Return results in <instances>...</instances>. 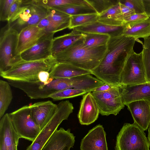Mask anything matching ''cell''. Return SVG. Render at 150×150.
Returning <instances> with one entry per match:
<instances>
[{
  "label": "cell",
  "mask_w": 150,
  "mask_h": 150,
  "mask_svg": "<svg viewBox=\"0 0 150 150\" xmlns=\"http://www.w3.org/2000/svg\"><path fill=\"white\" fill-rule=\"evenodd\" d=\"M137 40L123 35L110 37L106 54L99 65L91 71V74L104 83L120 87L122 71Z\"/></svg>",
  "instance_id": "1"
},
{
  "label": "cell",
  "mask_w": 150,
  "mask_h": 150,
  "mask_svg": "<svg viewBox=\"0 0 150 150\" xmlns=\"http://www.w3.org/2000/svg\"><path fill=\"white\" fill-rule=\"evenodd\" d=\"M84 37L54 57L57 63L70 64L91 71L100 64L107 51V45L93 47L83 45Z\"/></svg>",
  "instance_id": "2"
},
{
  "label": "cell",
  "mask_w": 150,
  "mask_h": 150,
  "mask_svg": "<svg viewBox=\"0 0 150 150\" xmlns=\"http://www.w3.org/2000/svg\"><path fill=\"white\" fill-rule=\"evenodd\" d=\"M57 63L52 56L43 59L31 61L22 60L9 69L0 72V76L7 80L24 82L39 81L38 74L42 71L50 72Z\"/></svg>",
  "instance_id": "3"
},
{
  "label": "cell",
  "mask_w": 150,
  "mask_h": 150,
  "mask_svg": "<svg viewBox=\"0 0 150 150\" xmlns=\"http://www.w3.org/2000/svg\"><path fill=\"white\" fill-rule=\"evenodd\" d=\"M18 33L7 24L0 32V72L6 71L22 60L16 54Z\"/></svg>",
  "instance_id": "4"
},
{
  "label": "cell",
  "mask_w": 150,
  "mask_h": 150,
  "mask_svg": "<svg viewBox=\"0 0 150 150\" xmlns=\"http://www.w3.org/2000/svg\"><path fill=\"white\" fill-rule=\"evenodd\" d=\"M144 131L136 123H125L117 135L115 150H149Z\"/></svg>",
  "instance_id": "5"
},
{
  "label": "cell",
  "mask_w": 150,
  "mask_h": 150,
  "mask_svg": "<svg viewBox=\"0 0 150 150\" xmlns=\"http://www.w3.org/2000/svg\"><path fill=\"white\" fill-rule=\"evenodd\" d=\"M57 106L51 119L25 150H41L59 125L64 120L67 119L74 109L72 104L68 100L61 101Z\"/></svg>",
  "instance_id": "6"
},
{
  "label": "cell",
  "mask_w": 150,
  "mask_h": 150,
  "mask_svg": "<svg viewBox=\"0 0 150 150\" xmlns=\"http://www.w3.org/2000/svg\"><path fill=\"white\" fill-rule=\"evenodd\" d=\"M8 114L13 127L20 138L34 141L41 130L33 119L30 105L24 106Z\"/></svg>",
  "instance_id": "7"
},
{
  "label": "cell",
  "mask_w": 150,
  "mask_h": 150,
  "mask_svg": "<svg viewBox=\"0 0 150 150\" xmlns=\"http://www.w3.org/2000/svg\"><path fill=\"white\" fill-rule=\"evenodd\" d=\"M48 13V10L43 7L25 3L23 0V4L19 11L8 23L11 28L19 33L25 27L37 25Z\"/></svg>",
  "instance_id": "8"
},
{
  "label": "cell",
  "mask_w": 150,
  "mask_h": 150,
  "mask_svg": "<svg viewBox=\"0 0 150 150\" xmlns=\"http://www.w3.org/2000/svg\"><path fill=\"white\" fill-rule=\"evenodd\" d=\"M147 83L142 52L133 50L127 59L120 78V84L134 85Z\"/></svg>",
  "instance_id": "9"
},
{
  "label": "cell",
  "mask_w": 150,
  "mask_h": 150,
  "mask_svg": "<svg viewBox=\"0 0 150 150\" xmlns=\"http://www.w3.org/2000/svg\"><path fill=\"white\" fill-rule=\"evenodd\" d=\"M91 92L102 115H116L125 107L118 87L115 86L107 91Z\"/></svg>",
  "instance_id": "10"
},
{
  "label": "cell",
  "mask_w": 150,
  "mask_h": 150,
  "mask_svg": "<svg viewBox=\"0 0 150 150\" xmlns=\"http://www.w3.org/2000/svg\"><path fill=\"white\" fill-rule=\"evenodd\" d=\"M54 33H46L32 47L20 54L26 61L39 60L52 56V47Z\"/></svg>",
  "instance_id": "11"
},
{
  "label": "cell",
  "mask_w": 150,
  "mask_h": 150,
  "mask_svg": "<svg viewBox=\"0 0 150 150\" xmlns=\"http://www.w3.org/2000/svg\"><path fill=\"white\" fill-rule=\"evenodd\" d=\"M19 136L15 131L8 113L0 120V150H18Z\"/></svg>",
  "instance_id": "12"
},
{
  "label": "cell",
  "mask_w": 150,
  "mask_h": 150,
  "mask_svg": "<svg viewBox=\"0 0 150 150\" xmlns=\"http://www.w3.org/2000/svg\"><path fill=\"white\" fill-rule=\"evenodd\" d=\"M100 113L98 106L91 92L83 95L77 115L80 124L88 125L93 123Z\"/></svg>",
  "instance_id": "13"
},
{
  "label": "cell",
  "mask_w": 150,
  "mask_h": 150,
  "mask_svg": "<svg viewBox=\"0 0 150 150\" xmlns=\"http://www.w3.org/2000/svg\"><path fill=\"white\" fill-rule=\"evenodd\" d=\"M106 134L103 125H98L82 139L81 150H108Z\"/></svg>",
  "instance_id": "14"
},
{
  "label": "cell",
  "mask_w": 150,
  "mask_h": 150,
  "mask_svg": "<svg viewBox=\"0 0 150 150\" xmlns=\"http://www.w3.org/2000/svg\"><path fill=\"white\" fill-rule=\"evenodd\" d=\"M73 134L70 129L61 127L53 133L41 150H70L75 142Z\"/></svg>",
  "instance_id": "15"
},
{
  "label": "cell",
  "mask_w": 150,
  "mask_h": 150,
  "mask_svg": "<svg viewBox=\"0 0 150 150\" xmlns=\"http://www.w3.org/2000/svg\"><path fill=\"white\" fill-rule=\"evenodd\" d=\"M46 33L37 25H30L22 29L18 34L16 54L20 55L32 47Z\"/></svg>",
  "instance_id": "16"
},
{
  "label": "cell",
  "mask_w": 150,
  "mask_h": 150,
  "mask_svg": "<svg viewBox=\"0 0 150 150\" xmlns=\"http://www.w3.org/2000/svg\"><path fill=\"white\" fill-rule=\"evenodd\" d=\"M57 106L50 100L37 102L30 105L33 119L41 130L52 117Z\"/></svg>",
  "instance_id": "17"
},
{
  "label": "cell",
  "mask_w": 150,
  "mask_h": 150,
  "mask_svg": "<svg viewBox=\"0 0 150 150\" xmlns=\"http://www.w3.org/2000/svg\"><path fill=\"white\" fill-rule=\"evenodd\" d=\"M134 123L144 131L148 129L150 123V101L139 100L133 101L127 104Z\"/></svg>",
  "instance_id": "18"
},
{
  "label": "cell",
  "mask_w": 150,
  "mask_h": 150,
  "mask_svg": "<svg viewBox=\"0 0 150 150\" xmlns=\"http://www.w3.org/2000/svg\"><path fill=\"white\" fill-rule=\"evenodd\" d=\"M119 88L123 102L125 105L136 101H150V83L122 86Z\"/></svg>",
  "instance_id": "19"
},
{
  "label": "cell",
  "mask_w": 150,
  "mask_h": 150,
  "mask_svg": "<svg viewBox=\"0 0 150 150\" xmlns=\"http://www.w3.org/2000/svg\"><path fill=\"white\" fill-rule=\"evenodd\" d=\"M125 27L109 25L97 21L75 28L73 30L81 33L108 35L112 37L122 35Z\"/></svg>",
  "instance_id": "20"
},
{
  "label": "cell",
  "mask_w": 150,
  "mask_h": 150,
  "mask_svg": "<svg viewBox=\"0 0 150 150\" xmlns=\"http://www.w3.org/2000/svg\"><path fill=\"white\" fill-rule=\"evenodd\" d=\"M50 77L53 79H67L86 74H91V71L70 64L57 63L50 72Z\"/></svg>",
  "instance_id": "21"
},
{
  "label": "cell",
  "mask_w": 150,
  "mask_h": 150,
  "mask_svg": "<svg viewBox=\"0 0 150 150\" xmlns=\"http://www.w3.org/2000/svg\"><path fill=\"white\" fill-rule=\"evenodd\" d=\"M123 35L134 38L144 39L150 36V18L137 22L126 25Z\"/></svg>",
  "instance_id": "22"
},
{
  "label": "cell",
  "mask_w": 150,
  "mask_h": 150,
  "mask_svg": "<svg viewBox=\"0 0 150 150\" xmlns=\"http://www.w3.org/2000/svg\"><path fill=\"white\" fill-rule=\"evenodd\" d=\"M84 36L82 33L73 30L69 33L53 38L51 49L52 55L54 57Z\"/></svg>",
  "instance_id": "23"
},
{
  "label": "cell",
  "mask_w": 150,
  "mask_h": 150,
  "mask_svg": "<svg viewBox=\"0 0 150 150\" xmlns=\"http://www.w3.org/2000/svg\"><path fill=\"white\" fill-rule=\"evenodd\" d=\"M98 21L110 25H123L119 2L99 15Z\"/></svg>",
  "instance_id": "24"
},
{
  "label": "cell",
  "mask_w": 150,
  "mask_h": 150,
  "mask_svg": "<svg viewBox=\"0 0 150 150\" xmlns=\"http://www.w3.org/2000/svg\"><path fill=\"white\" fill-rule=\"evenodd\" d=\"M10 86L8 82L0 80V119L4 115L12 100Z\"/></svg>",
  "instance_id": "25"
},
{
  "label": "cell",
  "mask_w": 150,
  "mask_h": 150,
  "mask_svg": "<svg viewBox=\"0 0 150 150\" xmlns=\"http://www.w3.org/2000/svg\"><path fill=\"white\" fill-rule=\"evenodd\" d=\"M47 9L48 13L47 17L55 24L61 31L68 28L70 15L51 8Z\"/></svg>",
  "instance_id": "26"
},
{
  "label": "cell",
  "mask_w": 150,
  "mask_h": 150,
  "mask_svg": "<svg viewBox=\"0 0 150 150\" xmlns=\"http://www.w3.org/2000/svg\"><path fill=\"white\" fill-rule=\"evenodd\" d=\"M84 40L83 45L86 47H93L107 45L110 37L108 35L82 33Z\"/></svg>",
  "instance_id": "27"
},
{
  "label": "cell",
  "mask_w": 150,
  "mask_h": 150,
  "mask_svg": "<svg viewBox=\"0 0 150 150\" xmlns=\"http://www.w3.org/2000/svg\"><path fill=\"white\" fill-rule=\"evenodd\" d=\"M51 8L65 13L70 16L97 13L93 7L87 6L65 5L54 6Z\"/></svg>",
  "instance_id": "28"
},
{
  "label": "cell",
  "mask_w": 150,
  "mask_h": 150,
  "mask_svg": "<svg viewBox=\"0 0 150 150\" xmlns=\"http://www.w3.org/2000/svg\"><path fill=\"white\" fill-rule=\"evenodd\" d=\"M98 16L97 13L71 16L68 28L73 29L88 23L98 21Z\"/></svg>",
  "instance_id": "29"
},
{
  "label": "cell",
  "mask_w": 150,
  "mask_h": 150,
  "mask_svg": "<svg viewBox=\"0 0 150 150\" xmlns=\"http://www.w3.org/2000/svg\"><path fill=\"white\" fill-rule=\"evenodd\" d=\"M87 93L88 92L81 89L68 88L55 92L50 95L49 98L54 101H58L83 96Z\"/></svg>",
  "instance_id": "30"
},
{
  "label": "cell",
  "mask_w": 150,
  "mask_h": 150,
  "mask_svg": "<svg viewBox=\"0 0 150 150\" xmlns=\"http://www.w3.org/2000/svg\"><path fill=\"white\" fill-rule=\"evenodd\" d=\"M142 52L147 81L150 83V36L144 38Z\"/></svg>",
  "instance_id": "31"
},
{
  "label": "cell",
  "mask_w": 150,
  "mask_h": 150,
  "mask_svg": "<svg viewBox=\"0 0 150 150\" xmlns=\"http://www.w3.org/2000/svg\"><path fill=\"white\" fill-rule=\"evenodd\" d=\"M99 15L119 3V0H86Z\"/></svg>",
  "instance_id": "32"
},
{
  "label": "cell",
  "mask_w": 150,
  "mask_h": 150,
  "mask_svg": "<svg viewBox=\"0 0 150 150\" xmlns=\"http://www.w3.org/2000/svg\"><path fill=\"white\" fill-rule=\"evenodd\" d=\"M119 2L134 11L135 13H146L142 0H119Z\"/></svg>",
  "instance_id": "33"
},
{
  "label": "cell",
  "mask_w": 150,
  "mask_h": 150,
  "mask_svg": "<svg viewBox=\"0 0 150 150\" xmlns=\"http://www.w3.org/2000/svg\"><path fill=\"white\" fill-rule=\"evenodd\" d=\"M15 0H0V21L9 20L11 6Z\"/></svg>",
  "instance_id": "34"
},
{
  "label": "cell",
  "mask_w": 150,
  "mask_h": 150,
  "mask_svg": "<svg viewBox=\"0 0 150 150\" xmlns=\"http://www.w3.org/2000/svg\"><path fill=\"white\" fill-rule=\"evenodd\" d=\"M46 33H54L61 31L60 28L47 16L42 19L37 25Z\"/></svg>",
  "instance_id": "35"
},
{
  "label": "cell",
  "mask_w": 150,
  "mask_h": 150,
  "mask_svg": "<svg viewBox=\"0 0 150 150\" xmlns=\"http://www.w3.org/2000/svg\"><path fill=\"white\" fill-rule=\"evenodd\" d=\"M149 18L146 13H134L126 16L123 19V25L133 23L146 19Z\"/></svg>",
  "instance_id": "36"
},
{
  "label": "cell",
  "mask_w": 150,
  "mask_h": 150,
  "mask_svg": "<svg viewBox=\"0 0 150 150\" xmlns=\"http://www.w3.org/2000/svg\"><path fill=\"white\" fill-rule=\"evenodd\" d=\"M22 4L23 0H15L11 8L8 21L11 20L18 13Z\"/></svg>",
  "instance_id": "37"
},
{
  "label": "cell",
  "mask_w": 150,
  "mask_h": 150,
  "mask_svg": "<svg viewBox=\"0 0 150 150\" xmlns=\"http://www.w3.org/2000/svg\"><path fill=\"white\" fill-rule=\"evenodd\" d=\"M120 4L121 14L123 20L124 18L135 13L134 11L133 10L120 3Z\"/></svg>",
  "instance_id": "38"
},
{
  "label": "cell",
  "mask_w": 150,
  "mask_h": 150,
  "mask_svg": "<svg viewBox=\"0 0 150 150\" xmlns=\"http://www.w3.org/2000/svg\"><path fill=\"white\" fill-rule=\"evenodd\" d=\"M50 78L49 72L42 71L39 72L38 74L39 81L46 83L48 81Z\"/></svg>",
  "instance_id": "39"
},
{
  "label": "cell",
  "mask_w": 150,
  "mask_h": 150,
  "mask_svg": "<svg viewBox=\"0 0 150 150\" xmlns=\"http://www.w3.org/2000/svg\"><path fill=\"white\" fill-rule=\"evenodd\" d=\"M115 86H117L107 83H105L102 85L96 88L93 91L95 92L107 91L113 88Z\"/></svg>",
  "instance_id": "40"
},
{
  "label": "cell",
  "mask_w": 150,
  "mask_h": 150,
  "mask_svg": "<svg viewBox=\"0 0 150 150\" xmlns=\"http://www.w3.org/2000/svg\"><path fill=\"white\" fill-rule=\"evenodd\" d=\"M142 1L145 13L150 18V0H142Z\"/></svg>",
  "instance_id": "41"
},
{
  "label": "cell",
  "mask_w": 150,
  "mask_h": 150,
  "mask_svg": "<svg viewBox=\"0 0 150 150\" xmlns=\"http://www.w3.org/2000/svg\"><path fill=\"white\" fill-rule=\"evenodd\" d=\"M148 129V135L147 139L150 145V123Z\"/></svg>",
  "instance_id": "42"
}]
</instances>
